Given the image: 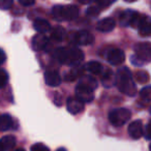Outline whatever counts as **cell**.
Masks as SVG:
<instances>
[{
    "mask_svg": "<svg viewBox=\"0 0 151 151\" xmlns=\"http://www.w3.org/2000/svg\"><path fill=\"white\" fill-rule=\"evenodd\" d=\"M116 84L122 93L128 96H134L137 93L136 83L132 79V71L127 67H121L116 73Z\"/></svg>",
    "mask_w": 151,
    "mask_h": 151,
    "instance_id": "cell-1",
    "label": "cell"
},
{
    "mask_svg": "<svg viewBox=\"0 0 151 151\" xmlns=\"http://www.w3.org/2000/svg\"><path fill=\"white\" fill-rule=\"evenodd\" d=\"M55 57L60 63L78 66L84 60V53L78 48H58L55 52Z\"/></svg>",
    "mask_w": 151,
    "mask_h": 151,
    "instance_id": "cell-2",
    "label": "cell"
},
{
    "mask_svg": "<svg viewBox=\"0 0 151 151\" xmlns=\"http://www.w3.org/2000/svg\"><path fill=\"white\" fill-rule=\"evenodd\" d=\"M52 15L57 21H70L78 17L79 9L76 5H55L52 9Z\"/></svg>",
    "mask_w": 151,
    "mask_h": 151,
    "instance_id": "cell-3",
    "label": "cell"
},
{
    "mask_svg": "<svg viewBox=\"0 0 151 151\" xmlns=\"http://www.w3.org/2000/svg\"><path fill=\"white\" fill-rule=\"evenodd\" d=\"M132 117V113L129 110L125 108H119V109L112 110L109 113V121L113 126L119 127L122 126L128 121Z\"/></svg>",
    "mask_w": 151,
    "mask_h": 151,
    "instance_id": "cell-4",
    "label": "cell"
},
{
    "mask_svg": "<svg viewBox=\"0 0 151 151\" xmlns=\"http://www.w3.org/2000/svg\"><path fill=\"white\" fill-rule=\"evenodd\" d=\"M134 57L140 61L141 64L151 62V42H143L134 46Z\"/></svg>",
    "mask_w": 151,
    "mask_h": 151,
    "instance_id": "cell-5",
    "label": "cell"
},
{
    "mask_svg": "<svg viewBox=\"0 0 151 151\" xmlns=\"http://www.w3.org/2000/svg\"><path fill=\"white\" fill-rule=\"evenodd\" d=\"M142 17L139 13L134 11H130V9H127V11L123 12V13L120 15V24L122 26H126L129 25L134 28H138L139 24H140L141 20H142Z\"/></svg>",
    "mask_w": 151,
    "mask_h": 151,
    "instance_id": "cell-6",
    "label": "cell"
},
{
    "mask_svg": "<svg viewBox=\"0 0 151 151\" xmlns=\"http://www.w3.org/2000/svg\"><path fill=\"white\" fill-rule=\"evenodd\" d=\"M76 97L82 103H91L94 99V92L92 89L79 83L76 87Z\"/></svg>",
    "mask_w": 151,
    "mask_h": 151,
    "instance_id": "cell-7",
    "label": "cell"
},
{
    "mask_svg": "<svg viewBox=\"0 0 151 151\" xmlns=\"http://www.w3.org/2000/svg\"><path fill=\"white\" fill-rule=\"evenodd\" d=\"M107 59L111 65H120L125 60V54L120 49H111L108 52Z\"/></svg>",
    "mask_w": 151,
    "mask_h": 151,
    "instance_id": "cell-8",
    "label": "cell"
},
{
    "mask_svg": "<svg viewBox=\"0 0 151 151\" xmlns=\"http://www.w3.org/2000/svg\"><path fill=\"white\" fill-rule=\"evenodd\" d=\"M73 40L76 44L80 45V46H88L94 42V36L92 33L86 30H81V31L76 32L73 35Z\"/></svg>",
    "mask_w": 151,
    "mask_h": 151,
    "instance_id": "cell-9",
    "label": "cell"
},
{
    "mask_svg": "<svg viewBox=\"0 0 151 151\" xmlns=\"http://www.w3.org/2000/svg\"><path fill=\"white\" fill-rule=\"evenodd\" d=\"M66 109L70 114L76 115L84 111V103L79 101L77 97H69L66 101Z\"/></svg>",
    "mask_w": 151,
    "mask_h": 151,
    "instance_id": "cell-10",
    "label": "cell"
},
{
    "mask_svg": "<svg viewBox=\"0 0 151 151\" xmlns=\"http://www.w3.org/2000/svg\"><path fill=\"white\" fill-rule=\"evenodd\" d=\"M143 134H144V129H143V123L141 120L132 121L128 125V134L132 139L138 140V139L142 138Z\"/></svg>",
    "mask_w": 151,
    "mask_h": 151,
    "instance_id": "cell-11",
    "label": "cell"
},
{
    "mask_svg": "<svg viewBox=\"0 0 151 151\" xmlns=\"http://www.w3.org/2000/svg\"><path fill=\"white\" fill-rule=\"evenodd\" d=\"M45 82L48 86L57 87L61 84V77L57 70H47L45 73Z\"/></svg>",
    "mask_w": 151,
    "mask_h": 151,
    "instance_id": "cell-12",
    "label": "cell"
},
{
    "mask_svg": "<svg viewBox=\"0 0 151 151\" xmlns=\"http://www.w3.org/2000/svg\"><path fill=\"white\" fill-rule=\"evenodd\" d=\"M49 44V38L46 36V34L38 33L33 36L31 42L32 49L34 51H42L48 46Z\"/></svg>",
    "mask_w": 151,
    "mask_h": 151,
    "instance_id": "cell-13",
    "label": "cell"
},
{
    "mask_svg": "<svg viewBox=\"0 0 151 151\" xmlns=\"http://www.w3.org/2000/svg\"><path fill=\"white\" fill-rule=\"evenodd\" d=\"M138 30L141 36H151V20L146 16H143Z\"/></svg>",
    "mask_w": 151,
    "mask_h": 151,
    "instance_id": "cell-14",
    "label": "cell"
},
{
    "mask_svg": "<svg viewBox=\"0 0 151 151\" xmlns=\"http://www.w3.org/2000/svg\"><path fill=\"white\" fill-rule=\"evenodd\" d=\"M115 21L112 18H106L103 19L97 23L96 25V29L101 32H110L115 28Z\"/></svg>",
    "mask_w": 151,
    "mask_h": 151,
    "instance_id": "cell-15",
    "label": "cell"
},
{
    "mask_svg": "<svg viewBox=\"0 0 151 151\" xmlns=\"http://www.w3.org/2000/svg\"><path fill=\"white\" fill-rule=\"evenodd\" d=\"M101 83L105 87H112L116 83V75L110 68H106L103 70L101 76Z\"/></svg>",
    "mask_w": 151,
    "mask_h": 151,
    "instance_id": "cell-16",
    "label": "cell"
},
{
    "mask_svg": "<svg viewBox=\"0 0 151 151\" xmlns=\"http://www.w3.org/2000/svg\"><path fill=\"white\" fill-rule=\"evenodd\" d=\"M16 145V138L12 134L9 136L2 137L0 139V148L2 151H9L15 147Z\"/></svg>",
    "mask_w": 151,
    "mask_h": 151,
    "instance_id": "cell-17",
    "label": "cell"
},
{
    "mask_svg": "<svg viewBox=\"0 0 151 151\" xmlns=\"http://www.w3.org/2000/svg\"><path fill=\"white\" fill-rule=\"evenodd\" d=\"M33 28L37 32L42 34H45L46 32H49L51 30V25L47 20L44 19H37L34 21L33 23Z\"/></svg>",
    "mask_w": 151,
    "mask_h": 151,
    "instance_id": "cell-18",
    "label": "cell"
},
{
    "mask_svg": "<svg viewBox=\"0 0 151 151\" xmlns=\"http://www.w3.org/2000/svg\"><path fill=\"white\" fill-rule=\"evenodd\" d=\"M14 121L13 118L9 114H2L0 115V132H5L13 127Z\"/></svg>",
    "mask_w": 151,
    "mask_h": 151,
    "instance_id": "cell-19",
    "label": "cell"
},
{
    "mask_svg": "<svg viewBox=\"0 0 151 151\" xmlns=\"http://www.w3.org/2000/svg\"><path fill=\"white\" fill-rule=\"evenodd\" d=\"M87 71L91 73L92 75H99V73H103L104 68H103V65H101V62L99 61H89V62L86 63L84 67Z\"/></svg>",
    "mask_w": 151,
    "mask_h": 151,
    "instance_id": "cell-20",
    "label": "cell"
},
{
    "mask_svg": "<svg viewBox=\"0 0 151 151\" xmlns=\"http://www.w3.org/2000/svg\"><path fill=\"white\" fill-rule=\"evenodd\" d=\"M80 83H81V84H83V85H85V86H87L88 88L92 89V90H94V89L97 88L96 80H95L93 77H90V76L83 77V78L80 80Z\"/></svg>",
    "mask_w": 151,
    "mask_h": 151,
    "instance_id": "cell-21",
    "label": "cell"
},
{
    "mask_svg": "<svg viewBox=\"0 0 151 151\" xmlns=\"http://www.w3.org/2000/svg\"><path fill=\"white\" fill-rule=\"evenodd\" d=\"M134 79H136L137 82H139L140 84H146L150 81V76L147 71L145 70H139L136 73L134 76Z\"/></svg>",
    "mask_w": 151,
    "mask_h": 151,
    "instance_id": "cell-22",
    "label": "cell"
},
{
    "mask_svg": "<svg viewBox=\"0 0 151 151\" xmlns=\"http://www.w3.org/2000/svg\"><path fill=\"white\" fill-rule=\"evenodd\" d=\"M65 30L64 28L60 27V26H58V27L54 28L52 31V37L54 38L55 40H57V42H61V40H64L65 37Z\"/></svg>",
    "mask_w": 151,
    "mask_h": 151,
    "instance_id": "cell-23",
    "label": "cell"
},
{
    "mask_svg": "<svg viewBox=\"0 0 151 151\" xmlns=\"http://www.w3.org/2000/svg\"><path fill=\"white\" fill-rule=\"evenodd\" d=\"M82 76V69L80 68V66H76L73 69H71L70 73H68L65 77V80L66 81H75Z\"/></svg>",
    "mask_w": 151,
    "mask_h": 151,
    "instance_id": "cell-24",
    "label": "cell"
},
{
    "mask_svg": "<svg viewBox=\"0 0 151 151\" xmlns=\"http://www.w3.org/2000/svg\"><path fill=\"white\" fill-rule=\"evenodd\" d=\"M140 96L143 101H151V86H146L140 91Z\"/></svg>",
    "mask_w": 151,
    "mask_h": 151,
    "instance_id": "cell-25",
    "label": "cell"
},
{
    "mask_svg": "<svg viewBox=\"0 0 151 151\" xmlns=\"http://www.w3.org/2000/svg\"><path fill=\"white\" fill-rule=\"evenodd\" d=\"M96 1V6L99 7V9H105L109 6L110 4H112L113 2H115L116 0H95Z\"/></svg>",
    "mask_w": 151,
    "mask_h": 151,
    "instance_id": "cell-26",
    "label": "cell"
},
{
    "mask_svg": "<svg viewBox=\"0 0 151 151\" xmlns=\"http://www.w3.org/2000/svg\"><path fill=\"white\" fill-rule=\"evenodd\" d=\"M9 81V75L4 69H0V89L3 88L7 84Z\"/></svg>",
    "mask_w": 151,
    "mask_h": 151,
    "instance_id": "cell-27",
    "label": "cell"
},
{
    "mask_svg": "<svg viewBox=\"0 0 151 151\" xmlns=\"http://www.w3.org/2000/svg\"><path fill=\"white\" fill-rule=\"evenodd\" d=\"M99 13H101V9L96 5H92V6L88 7V9L86 12L87 15L90 16V17H97L99 15Z\"/></svg>",
    "mask_w": 151,
    "mask_h": 151,
    "instance_id": "cell-28",
    "label": "cell"
},
{
    "mask_svg": "<svg viewBox=\"0 0 151 151\" xmlns=\"http://www.w3.org/2000/svg\"><path fill=\"white\" fill-rule=\"evenodd\" d=\"M14 4V0H0V9L6 11L9 9Z\"/></svg>",
    "mask_w": 151,
    "mask_h": 151,
    "instance_id": "cell-29",
    "label": "cell"
},
{
    "mask_svg": "<svg viewBox=\"0 0 151 151\" xmlns=\"http://www.w3.org/2000/svg\"><path fill=\"white\" fill-rule=\"evenodd\" d=\"M30 150L31 151H50V149H49L46 145L42 144V143H36V144L32 145Z\"/></svg>",
    "mask_w": 151,
    "mask_h": 151,
    "instance_id": "cell-30",
    "label": "cell"
},
{
    "mask_svg": "<svg viewBox=\"0 0 151 151\" xmlns=\"http://www.w3.org/2000/svg\"><path fill=\"white\" fill-rule=\"evenodd\" d=\"M145 138L147 140H150L151 139V121L148 122V124L145 127Z\"/></svg>",
    "mask_w": 151,
    "mask_h": 151,
    "instance_id": "cell-31",
    "label": "cell"
},
{
    "mask_svg": "<svg viewBox=\"0 0 151 151\" xmlns=\"http://www.w3.org/2000/svg\"><path fill=\"white\" fill-rule=\"evenodd\" d=\"M19 3L23 6H31V5L34 4L35 0H18Z\"/></svg>",
    "mask_w": 151,
    "mask_h": 151,
    "instance_id": "cell-32",
    "label": "cell"
},
{
    "mask_svg": "<svg viewBox=\"0 0 151 151\" xmlns=\"http://www.w3.org/2000/svg\"><path fill=\"white\" fill-rule=\"evenodd\" d=\"M5 60H6V54H5V52L2 49H0V65L3 64L5 62Z\"/></svg>",
    "mask_w": 151,
    "mask_h": 151,
    "instance_id": "cell-33",
    "label": "cell"
},
{
    "mask_svg": "<svg viewBox=\"0 0 151 151\" xmlns=\"http://www.w3.org/2000/svg\"><path fill=\"white\" fill-rule=\"evenodd\" d=\"M62 97L58 94V93H55V99H54V103L56 104L57 106H61L62 105Z\"/></svg>",
    "mask_w": 151,
    "mask_h": 151,
    "instance_id": "cell-34",
    "label": "cell"
},
{
    "mask_svg": "<svg viewBox=\"0 0 151 151\" xmlns=\"http://www.w3.org/2000/svg\"><path fill=\"white\" fill-rule=\"evenodd\" d=\"M79 1H80V3H82V4H89V3L93 2L95 0H79Z\"/></svg>",
    "mask_w": 151,
    "mask_h": 151,
    "instance_id": "cell-35",
    "label": "cell"
},
{
    "mask_svg": "<svg viewBox=\"0 0 151 151\" xmlns=\"http://www.w3.org/2000/svg\"><path fill=\"white\" fill-rule=\"evenodd\" d=\"M124 1H126V2H129V3H132V2H134V1H137V0H124Z\"/></svg>",
    "mask_w": 151,
    "mask_h": 151,
    "instance_id": "cell-36",
    "label": "cell"
},
{
    "mask_svg": "<svg viewBox=\"0 0 151 151\" xmlns=\"http://www.w3.org/2000/svg\"><path fill=\"white\" fill-rule=\"evenodd\" d=\"M14 151H25V150L22 149V148H19V149H16V150H14Z\"/></svg>",
    "mask_w": 151,
    "mask_h": 151,
    "instance_id": "cell-37",
    "label": "cell"
},
{
    "mask_svg": "<svg viewBox=\"0 0 151 151\" xmlns=\"http://www.w3.org/2000/svg\"><path fill=\"white\" fill-rule=\"evenodd\" d=\"M57 151H66V150H65L64 148H59V149H58V150H57Z\"/></svg>",
    "mask_w": 151,
    "mask_h": 151,
    "instance_id": "cell-38",
    "label": "cell"
},
{
    "mask_svg": "<svg viewBox=\"0 0 151 151\" xmlns=\"http://www.w3.org/2000/svg\"><path fill=\"white\" fill-rule=\"evenodd\" d=\"M149 150H150V151H151V144H150V145H149Z\"/></svg>",
    "mask_w": 151,
    "mask_h": 151,
    "instance_id": "cell-39",
    "label": "cell"
},
{
    "mask_svg": "<svg viewBox=\"0 0 151 151\" xmlns=\"http://www.w3.org/2000/svg\"><path fill=\"white\" fill-rule=\"evenodd\" d=\"M149 112H150V114H151V107H150V109H149Z\"/></svg>",
    "mask_w": 151,
    "mask_h": 151,
    "instance_id": "cell-40",
    "label": "cell"
},
{
    "mask_svg": "<svg viewBox=\"0 0 151 151\" xmlns=\"http://www.w3.org/2000/svg\"><path fill=\"white\" fill-rule=\"evenodd\" d=\"M0 151H2V150H1V148H0Z\"/></svg>",
    "mask_w": 151,
    "mask_h": 151,
    "instance_id": "cell-41",
    "label": "cell"
}]
</instances>
